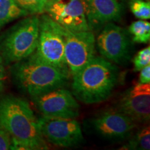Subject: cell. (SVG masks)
<instances>
[{
    "label": "cell",
    "instance_id": "2",
    "mask_svg": "<svg viewBox=\"0 0 150 150\" xmlns=\"http://www.w3.org/2000/svg\"><path fill=\"white\" fill-rule=\"evenodd\" d=\"M72 78V93L76 100L98 104L111 95L117 83L119 69L103 57L94 56Z\"/></svg>",
    "mask_w": 150,
    "mask_h": 150
},
{
    "label": "cell",
    "instance_id": "5",
    "mask_svg": "<svg viewBox=\"0 0 150 150\" xmlns=\"http://www.w3.org/2000/svg\"><path fill=\"white\" fill-rule=\"evenodd\" d=\"M39 23V35L33 54L39 59L70 76L65 58L63 28L47 14H42Z\"/></svg>",
    "mask_w": 150,
    "mask_h": 150
},
{
    "label": "cell",
    "instance_id": "14",
    "mask_svg": "<svg viewBox=\"0 0 150 150\" xmlns=\"http://www.w3.org/2000/svg\"><path fill=\"white\" fill-rule=\"evenodd\" d=\"M29 13L20 8L14 0H0V31L6 24Z\"/></svg>",
    "mask_w": 150,
    "mask_h": 150
},
{
    "label": "cell",
    "instance_id": "20",
    "mask_svg": "<svg viewBox=\"0 0 150 150\" xmlns=\"http://www.w3.org/2000/svg\"><path fill=\"white\" fill-rule=\"evenodd\" d=\"M12 145V139L10 134L0 125V150L11 149Z\"/></svg>",
    "mask_w": 150,
    "mask_h": 150
},
{
    "label": "cell",
    "instance_id": "9",
    "mask_svg": "<svg viewBox=\"0 0 150 150\" xmlns=\"http://www.w3.org/2000/svg\"><path fill=\"white\" fill-rule=\"evenodd\" d=\"M44 13L70 31H91L81 0H47Z\"/></svg>",
    "mask_w": 150,
    "mask_h": 150
},
{
    "label": "cell",
    "instance_id": "4",
    "mask_svg": "<svg viewBox=\"0 0 150 150\" xmlns=\"http://www.w3.org/2000/svg\"><path fill=\"white\" fill-rule=\"evenodd\" d=\"M40 18L26 17L0 35V56L4 64H13L35 52L39 35Z\"/></svg>",
    "mask_w": 150,
    "mask_h": 150
},
{
    "label": "cell",
    "instance_id": "3",
    "mask_svg": "<svg viewBox=\"0 0 150 150\" xmlns=\"http://www.w3.org/2000/svg\"><path fill=\"white\" fill-rule=\"evenodd\" d=\"M11 74L17 87L31 98L63 88L69 78L64 72L41 61L33 53L13 63Z\"/></svg>",
    "mask_w": 150,
    "mask_h": 150
},
{
    "label": "cell",
    "instance_id": "6",
    "mask_svg": "<svg viewBox=\"0 0 150 150\" xmlns=\"http://www.w3.org/2000/svg\"><path fill=\"white\" fill-rule=\"evenodd\" d=\"M96 45L104 59L116 64L127 63L132 53V42L129 33L114 22L103 27L97 36Z\"/></svg>",
    "mask_w": 150,
    "mask_h": 150
},
{
    "label": "cell",
    "instance_id": "7",
    "mask_svg": "<svg viewBox=\"0 0 150 150\" xmlns=\"http://www.w3.org/2000/svg\"><path fill=\"white\" fill-rule=\"evenodd\" d=\"M63 31L65 61L73 76L95 56L96 40L92 31H72L64 28Z\"/></svg>",
    "mask_w": 150,
    "mask_h": 150
},
{
    "label": "cell",
    "instance_id": "23",
    "mask_svg": "<svg viewBox=\"0 0 150 150\" xmlns=\"http://www.w3.org/2000/svg\"><path fill=\"white\" fill-rule=\"evenodd\" d=\"M146 1H149V0H146Z\"/></svg>",
    "mask_w": 150,
    "mask_h": 150
},
{
    "label": "cell",
    "instance_id": "21",
    "mask_svg": "<svg viewBox=\"0 0 150 150\" xmlns=\"http://www.w3.org/2000/svg\"><path fill=\"white\" fill-rule=\"evenodd\" d=\"M139 76V83H150V65H146L140 70Z\"/></svg>",
    "mask_w": 150,
    "mask_h": 150
},
{
    "label": "cell",
    "instance_id": "19",
    "mask_svg": "<svg viewBox=\"0 0 150 150\" xmlns=\"http://www.w3.org/2000/svg\"><path fill=\"white\" fill-rule=\"evenodd\" d=\"M134 71H140L150 63V47H147L140 50L134 59Z\"/></svg>",
    "mask_w": 150,
    "mask_h": 150
},
{
    "label": "cell",
    "instance_id": "11",
    "mask_svg": "<svg viewBox=\"0 0 150 150\" xmlns=\"http://www.w3.org/2000/svg\"><path fill=\"white\" fill-rule=\"evenodd\" d=\"M91 125L99 136L115 140L129 136L136 127V122L119 110H110L94 117Z\"/></svg>",
    "mask_w": 150,
    "mask_h": 150
},
{
    "label": "cell",
    "instance_id": "15",
    "mask_svg": "<svg viewBox=\"0 0 150 150\" xmlns=\"http://www.w3.org/2000/svg\"><path fill=\"white\" fill-rule=\"evenodd\" d=\"M129 33L132 35V41L137 43H147L150 39V23L144 20L135 21L129 26Z\"/></svg>",
    "mask_w": 150,
    "mask_h": 150
},
{
    "label": "cell",
    "instance_id": "1",
    "mask_svg": "<svg viewBox=\"0 0 150 150\" xmlns=\"http://www.w3.org/2000/svg\"><path fill=\"white\" fill-rule=\"evenodd\" d=\"M0 125L10 134L11 149H47L38 119L27 101L7 95L0 100Z\"/></svg>",
    "mask_w": 150,
    "mask_h": 150
},
{
    "label": "cell",
    "instance_id": "8",
    "mask_svg": "<svg viewBox=\"0 0 150 150\" xmlns=\"http://www.w3.org/2000/svg\"><path fill=\"white\" fill-rule=\"evenodd\" d=\"M38 122L42 136L54 145L70 147L77 145L83 139L80 124L75 118L43 115Z\"/></svg>",
    "mask_w": 150,
    "mask_h": 150
},
{
    "label": "cell",
    "instance_id": "22",
    "mask_svg": "<svg viewBox=\"0 0 150 150\" xmlns=\"http://www.w3.org/2000/svg\"><path fill=\"white\" fill-rule=\"evenodd\" d=\"M5 79H6V72L4 68V63L0 56V95L2 93L4 88L5 84Z\"/></svg>",
    "mask_w": 150,
    "mask_h": 150
},
{
    "label": "cell",
    "instance_id": "16",
    "mask_svg": "<svg viewBox=\"0 0 150 150\" xmlns=\"http://www.w3.org/2000/svg\"><path fill=\"white\" fill-rule=\"evenodd\" d=\"M123 149L149 150L150 149L149 127H145L137 133Z\"/></svg>",
    "mask_w": 150,
    "mask_h": 150
},
{
    "label": "cell",
    "instance_id": "18",
    "mask_svg": "<svg viewBox=\"0 0 150 150\" xmlns=\"http://www.w3.org/2000/svg\"><path fill=\"white\" fill-rule=\"evenodd\" d=\"M20 8L29 14L37 15L44 13V8L47 0H14Z\"/></svg>",
    "mask_w": 150,
    "mask_h": 150
},
{
    "label": "cell",
    "instance_id": "13",
    "mask_svg": "<svg viewBox=\"0 0 150 150\" xmlns=\"http://www.w3.org/2000/svg\"><path fill=\"white\" fill-rule=\"evenodd\" d=\"M91 31L99 29L109 22H117L123 15L121 0H81Z\"/></svg>",
    "mask_w": 150,
    "mask_h": 150
},
{
    "label": "cell",
    "instance_id": "17",
    "mask_svg": "<svg viewBox=\"0 0 150 150\" xmlns=\"http://www.w3.org/2000/svg\"><path fill=\"white\" fill-rule=\"evenodd\" d=\"M129 6L131 13L140 20L150 18V3L146 0H131Z\"/></svg>",
    "mask_w": 150,
    "mask_h": 150
},
{
    "label": "cell",
    "instance_id": "12",
    "mask_svg": "<svg viewBox=\"0 0 150 150\" xmlns=\"http://www.w3.org/2000/svg\"><path fill=\"white\" fill-rule=\"evenodd\" d=\"M117 110L135 122H147L150 118V85L137 83L124 93L118 103Z\"/></svg>",
    "mask_w": 150,
    "mask_h": 150
},
{
    "label": "cell",
    "instance_id": "10",
    "mask_svg": "<svg viewBox=\"0 0 150 150\" xmlns=\"http://www.w3.org/2000/svg\"><path fill=\"white\" fill-rule=\"evenodd\" d=\"M38 109L49 117L76 118L80 106L68 90L60 88L32 98Z\"/></svg>",
    "mask_w": 150,
    "mask_h": 150
}]
</instances>
